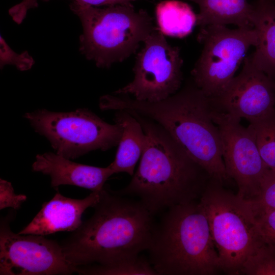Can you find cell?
<instances>
[{"instance_id": "obj_1", "label": "cell", "mask_w": 275, "mask_h": 275, "mask_svg": "<svg viewBox=\"0 0 275 275\" xmlns=\"http://www.w3.org/2000/svg\"><path fill=\"white\" fill-rule=\"evenodd\" d=\"M93 214L61 245L72 265L109 266L133 259L148 249L155 226L153 215L138 200L105 186Z\"/></svg>"}, {"instance_id": "obj_2", "label": "cell", "mask_w": 275, "mask_h": 275, "mask_svg": "<svg viewBox=\"0 0 275 275\" xmlns=\"http://www.w3.org/2000/svg\"><path fill=\"white\" fill-rule=\"evenodd\" d=\"M102 110H125L160 125L208 174L223 184L228 177L222 156L219 129L211 116L210 99L193 82L158 102L138 100L113 94L101 97Z\"/></svg>"}, {"instance_id": "obj_3", "label": "cell", "mask_w": 275, "mask_h": 275, "mask_svg": "<svg viewBox=\"0 0 275 275\" xmlns=\"http://www.w3.org/2000/svg\"><path fill=\"white\" fill-rule=\"evenodd\" d=\"M129 112L141 124L146 143L131 181L115 191L139 200L154 216L173 206L198 201L211 179L207 172L160 125Z\"/></svg>"}, {"instance_id": "obj_4", "label": "cell", "mask_w": 275, "mask_h": 275, "mask_svg": "<svg viewBox=\"0 0 275 275\" xmlns=\"http://www.w3.org/2000/svg\"><path fill=\"white\" fill-rule=\"evenodd\" d=\"M162 214L146 251L157 275H212L221 270L199 200L173 206Z\"/></svg>"}, {"instance_id": "obj_5", "label": "cell", "mask_w": 275, "mask_h": 275, "mask_svg": "<svg viewBox=\"0 0 275 275\" xmlns=\"http://www.w3.org/2000/svg\"><path fill=\"white\" fill-rule=\"evenodd\" d=\"M69 7L82 26L79 51L99 68L127 59L157 28L146 10L131 3L102 7L72 1Z\"/></svg>"}, {"instance_id": "obj_6", "label": "cell", "mask_w": 275, "mask_h": 275, "mask_svg": "<svg viewBox=\"0 0 275 275\" xmlns=\"http://www.w3.org/2000/svg\"><path fill=\"white\" fill-rule=\"evenodd\" d=\"M210 179L199 202L207 218L221 270L240 274L245 260L264 241L245 201Z\"/></svg>"}, {"instance_id": "obj_7", "label": "cell", "mask_w": 275, "mask_h": 275, "mask_svg": "<svg viewBox=\"0 0 275 275\" xmlns=\"http://www.w3.org/2000/svg\"><path fill=\"white\" fill-rule=\"evenodd\" d=\"M24 117L49 141L56 153L70 159L118 146L122 132L119 124L108 123L86 108L70 112L37 109Z\"/></svg>"}, {"instance_id": "obj_8", "label": "cell", "mask_w": 275, "mask_h": 275, "mask_svg": "<svg viewBox=\"0 0 275 275\" xmlns=\"http://www.w3.org/2000/svg\"><path fill=\"white\" fill-rule=\"evenodd\" d=\"M197 39L203 48L191 72L193 82L214 99L235 76L250 47L257 45L258 32L254 28L209 25L200 28Z\"/></svg>"}, {"instance_id": "obj_9", "label": "cell", "mask_w": 275, "mask_h": 275, "mask_svg": "<svg viewBox=\"0 0 275 275\" xmlns=\"http://www.w3.org/2000/svg\"><path fill=\"white\" fill-rule=\"evenodd\" d=\"M143 43L135 58L133 80L114 94L158 102L181 89L183 60L180 48L169 44L158 28Z\"/></svg>"}, {"instance_id": "obj_10", "label": "cell", "mask_w": 275, "mask_h": 275, "mask_svg": "<svg viewBox=\"0 0 275 275\" xmlns=\"http://www.w3.org/2000/svg\"><path fill=\"white\" fill-rule=\"evenodd\" d=\"M13 211L1 218V275H56L78 273L66 259L56 241L42 235L14 233L10 222Z\"/></svg>"}, {"instance_id": "obj_11", "label": "cell", "mask_w": 275, "mask_h": 275, "mask_svg": "<svg viewBox=\"0 0 275 275\" xmlns=\"http://www.w3.org/2000/svg\"><path fill=\"white\" fill-rule=\"evenodd\" d=\"M211 116L217 126L227 174L236 183L240 198L252 200L259 193L269 170L260 154L253 130L242 126L241 119L220 111L212 105Z\"/></svg>"}, {"instance_id": "obj_12", "label": "cell", "mask_w": 275, "mask_h": 275, "mask_svg": "<svg viewBox=\"0 0 275 275\" xmlns=\"http://www.w3.org/2000/svg\"><path fill=\"white\" fill-rule=\"evenodd\" d=\"M243 62L240 72L210 101L216 109L251 122L275 109V80L255 65L251 54Z\"/></svg>"}, {"instance_id": "obj_13", "label": "cell", "mask_w": 275, "mask_h": 275, "mask_svg": "<svg viewBox=\"0 0 275 275\" xmlns=\"http://www.w3.org/2000/svg\"><path fill=\"white\" fill-rule=\"evenodd\" d=\"M100 191H92L84 199L66 197L57 190L52 199L43 203L32 221L18 233L46 235L62 231H74L82 224L81 216L99 201Z\"/></svg>"}, {"instance_id": "obj_14", "label": "cell", "mask_w": 275, "mask_h": 275, "mask_svg": "<svg viewBox=\"0 0 275 275\" xmlns=\"http://www.w3.org/2000/svg\"><path fill=\"white\" fill-rule=\"evenodd\" d=\"M32 170L48 175L51 185L56 190L61 185H72L92 191H99L114 173L111 166L97 167L75 162L57 153L38 154Z\"/></svg>"}, {"instance_id": "obj_15", "label": "cell", "mask_w": 275, "mask_h": 275, "mask_svg": "<svg viewBox=\"0 0 275 275\" xmlns=\"http://www.w3.org/2000/svg\"><path fill=\"white\" fill-rule=\"evenodd\" d=\"M253 6L252 23L258 42L252 59L259 69L275 80V2L257 0Z\"/></svg>"}, {"instance_id": "obj_16", "label": "cell", "mask_w": 275, "mask_h": 275, "mask_svg": "<svg viewBox=\"0 0 275 275\" xmlns=\"http://www.w3.org/2000/svg\"><path fill=\"white\" fill-rule=\"evenodd\" d=\"M114 119L122 132L115 158L109 166L114 174L126 173L133 176L146 146V134L140 122L127 111H117Z\"/></svg>"}, {"instance_id": "obj_17", "label": "cell", "mask_w": 275, "mask_h": 275, "mask_svg": "<svg viewBox=\"0 0 275 275\" xmlns=\"http://www.w3.org/2000/svg\"><path fill=\"white\" fill-rule=\"evenodd\" d=\"M198 5L197 25L233 24L237 28H254L253 5L248 0H188Z\"/></svg>"}, {"instance_id": "obj_18", "label": "cell", "mask_w": 275, "mask_h": 275, "mask_svg": "<svg viewBox=\"0 0 275 275\" xmlns=\"http://www.w3.org/2000/svg\"><path fill=\"white\" fill-rule=\"evenodd\" d=\"M157 27L165 36L182 38L197 25V16L191 7L178 0H166L155 8Z\"/></svg>"}, {"instance_id": "obj_19", "label": "cell", "mask_w": 275, "mask_h": 275, "mask_svg": "<svg viewBox=\"0 0 275 275\" xmlns=\"http://www.w3.org/2000/svg\"><path fill=\"white\" fill-rule=\"evenodd\" d=\"M261 157L267 169L275 171V109L250 122Z\"/></svg>"}, {"instance_id": "obj_20", "label": "cell", "mask_w": 275, "mask_h": 275, "mask_svg": "<svg viewBox=\"0 0 275 275\" xmlns=\"http://www.w3.org/2000/svg\"><path fill=\"white\" fill-rule=\"evenodd\" d=\"M78 273L95 275H157L148 259L141 257L124 261L109 266L98 265L78 267Z\"/></svg>"}, {"instance_id": "obj_21", "label": "cell", "mask_w": 275, "mask_h": 275, "mask_svg": "<svg viewBox=\"0 0 275 275\" xmlns=\"http://www.w3.org/2000/svg\"><path fill=\"white\" fill-rule=\"evenodd\" d=\"M240 274L275 275V249L264 243L245 260Z\"/></svg>"}, {"instance_id": "obj_22", "label": "cell", "mask_w": 275, "mask_h": 275, "mask_svg": "<svg viewBox=\"0 0 275 275\" xmlns=\"http://www.w3.org/2000/svg\"><path fill=\"white\" fill-rule=\"evenodd\" d=\"M246 203L254 217L261 236L267 244L275 249V209H256Z\"/></svg>"}, {"instance_id": "obj_23", "label": "cell", "mask_w": 275, "mask_h": 275, "mask_svg": "<svg viewBox=\"0 0 275 275\" xmlns=\"http://www.w3.org/2000/svg\"><path fill=\"white\" fill-rule=\"evenodd\" d=\"M245 201L254 209H275V171H269L256 198L252 200Z\"/></svg>"}, {"instance_id": "obj_24", "label": "cell", "mask_w": 275, "mask_h": 275, "mask_svg": "<svg viewBox=\"0 0 275 275\" xmlns=\"http://www.w3.org/2000/svg\"><path fill=\"white\" fill-rule=\"evenodd\" d=\"M35 63L33 58L27 51L17 53L7 44L4 38L0 37V67L6 65H14L20 71L30 69Z\"/></svg>"}, {"instance_id": "obj_25", "label": "cell", "mask_w": 275, "mask_h": 275, "mask_svg": "<svg viewBox=\"0 0 275 275\" xmlns=\"http://www.w3.org/2000/svg\"><path fill=\"white\" fill-rule=\"evenodd\" d=\"M27 199L24 195L15 193L11 183L5 180H0V209L12 208L18 209Z\"/></svg>"}, {"instance_id": "obj_26", "label": "cell", "mask_w": 275, "mask_h": 275, "mask_svg": "<svg viewBox=\"0 0 275 275\" xmlns=\"http://www.w3.org/2000/svg\"><path fill=\"white\" fill-rule=\"evenodd\" d=\"M38 6L37 0H22L19 3L12 7L9 13L13 21L19 24L25 18L28 12Z\"/></svg>"}]
</instances>
